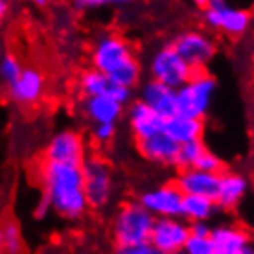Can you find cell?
<instances>
[{
  "label": "cell",
  "mask_w": 254,
  "mask_h": 254,
  "mask_svg": "<svg viewBox=\"0 0 254 254\" xmlns=\"http://www.w3.org/2000/svg\"><path fill=\"white\" fill-rule=\"evenodd\" d=\"M219 179L221 173L206 172L195 166L177 170L175 183L185 193H193V195H204L216 199L217 190H219Z\"/></svg>",
  "instance_id": "obj_17"
},
{
  "label": "cell",
  "mask_w": 254,
  "mask_h": 254,
  "mask_svg": "<svg viewBox=\"0 0 254 254\" xmlns=\"http://www.w3.org/2000/svg\"><path fill=\"white\" fill-rule=\"evenodd\" d=\"M54 212V208H52V203L50 199L45 195V193H41V199L37 201V204H35V210H33V216L37 217V219H45V217H48Z\"/></svg>",
  "instance_id": "obj_30"
},
{
  "label": "cell",
  "mask_w": 254,
  "mask_h": 254,
  "mask_svg": "<svg viewBox=\"0 0 254 254\" xmlns=\"http://www.w3.org/2000/svg\"><path fill=\"white\" fill-rule=\"evenodd\" d=\"M217 210H219V206H217L216 199L204 195H193V193H185L181 216L190 223L210 221L212 217L216 216Z\"/></svg>",
  "instance_id": "obj_21"
},
{
  "label": "cell",
  "mask_w": 254,
  "mask_h": 254,
  "mask_svg": "<svg viewBox=\"0 0 254 254\" xmlns=\"http://www.w3.org/2000/svg\"><path fill=\"white\" fill-rule=\"evenodd\" d=\"M166 133L172 138H175L179 144H186L191 140L203 138L204 134V120L203 118H193L177 113L175 116L166 120Z\"/></svg>",
  "instance_id": "obj_20"
},
{
  "label": "cell",
  "mask_w": 254,
  "mask_h": 254,
  "mask_svg": "<svg viewBox=\"0 0 254 254\" xmlns=\"http://www.w3.org/2000/svg\"><path fill=\"white\" fill-rule=\"evenodd\" d=\"M28 2L35 7H46L48 4H50V0H28Z\"/></svg>",
  "instance_id": "obj_36"
},
{
  "label": "cell",
  "mask_w": 254,
  "mask_h": 254,
  "mask_svg": "<svg viewBox=\"0 0 254 254\" xmlns=\"http://www.w3.org/2000/svg\"><path fill=\"white\" fill-rule=\"evenodd\" d=\"M126 118L129 131L134 140L147 138L153 134H159L166 129V118L159 115L153 107H149L144 100H133L126 109Z\"/></svg>",
  "instance_id": "obj_14"
},
{
  "label": "cell",
  "mask_w": 254,
  "mask_h": 254,
  "mask_svg": "<svg viewBox=\"0 0 254 254\" xmlns=\"http://www.w3.org/2000/svg\"><path fill=\"white\" fill-rule=\"evenodd\" d=\"M46 92V77L37 66H24L19 79L6 87L7 102L24 109L35 107L43 102Z\"/></svg>",
  "instance_id": "obj_11"
},
{
  "label": "cell",
  "mask_w": 254,
  "mask_h": 254,
  "mask_svg": "<svg viewBox=\"0 0 254 254\" xmlns=\"http://www.w3.org/2000/svg\"><path fill=\"white\" fill-rule=\"evenodd\" d=\"M212 243L214 254H253L254 242L247 230L234 225V223H223L212 229Z\"/></svg>",
  "instance_id": "obj_15"
},
{
  "label": "cell",
  "mask_w": 254,
  "mask_h": 254,
  "mask_svg": "<svg viewBox=\"0 0 254 254\" xmlns=\"http://www.w3.org/2000/svg\"><path fill=\"white\" fill-rule=\"evenodd\" d=\"M155 221L157 216H153L138 199L122 203L111 223V236L115 242V249L122 253L127 247L149 242Z\"/></svg>",
  "instance_id": "obj_2"
},
{
  "label": "cell",
  "mask_w": 254,
  "mask_h": 254,
  "mask_svg": "<svg viewBox=\"0 0 254 254\" xmlns=\"http://www.w3.org/2000/svg\"><path fill=\"white\" fill-rule=\"evenodd\" d=\"M134 146H136V151H138L140 157L149 164L177 170L181 144L175 138H172L166 131L147 136V138L134 140Z\"/></svg>",
  "instance_id": "obj_13"
},
{
  "label": "cell",
  "mask_w": 254,
  "mask_h": 254,
  "mask_svg": "<svg viewBox=\"0 0 254 254\" xmlns=\"http://www.w3.org/2000/svg\"><path fill=\"white\" fill-rule=\"evenodd\" d=\"M87 157V140L76 129H61L54 133L43 151V159L52 162L83 164Z\"/></svg>",
  "instance_id": "obj_10"
},
{
  "label": "cell",
  "mask_w": 254,
  "mask_h": 254,
  "mask_svg": "<svg viewBox=\"0 0 254 254\" xmlns=\"http://www.w3.org/2000/svg\"><path fill=\"white\" fill-rule=\"evenodd\" d=\"M249 193V181L247 177L240 172L232 170H223L221 179H219V190H217L216 203L223 212H232Z\"/></svg>",
  "instance_id": "obj_19"
},
{
  "label": "cell",
  "mask_w": 254,
  "mask_h": 254,
  "mask_svg": "<svg viewBox=\"0 0 254 254\" xmlns=\"http://www.w3.org/2000/svg\"><path fill=\"white\" fill-rule=\"evenodd\" d=\"M111 83H113V79L105 72L94 68V66L81 70L77 76V89H79L81 96L107 94L111 89Z\"/></svg>",
  "instance_id": "obj_22"
},
{
  "label": "cell",
  "mask_w": 254,
  "mask_h": 254,
  "mask_svg": "<svg viewBox=\"0 0 254 254\" xmlns=\"http://www.w3.org/2000/svg\"><path fill=\"white\" fill-rule=\"evenodd\" d=\"M134 56L133 45L124 35L116 32H100L94 37V43L90 46V66L102 70L107 76H113L116 70L126 66L129 61H133Z\"/></svg>",
  "instance_id": "obj_5"
},
{
  "label": "cell",
  "mask_w": 254,
  "mask_h": 254,
  "mask_svg": "<svg viewBox=\"0 0 254 254\" xmlns=\"http://www.w3.org/2000/svg\"><path fill=\"white\" fill-rule=\"evenodd\" d=\"M195 168H201V170H206V172L221 173L223 170H225V162H223V159L216 151H212V149L206 147L204 153L199 157V160H197Z\"/></svg>",
  "instance_id": "obj_28"
},
{
  "label": "cell",
  "mask_w": 254,
  "mask_h": 254,
  "mask_svg": "<svg viewBox=\"0 0 254 254\" xmlns=\"http://www.w3.org/2000/svg\"><path fill=\"white\" fill-rule=\"evenodd\" d=\"M212 229H214V227H210L208 221H193V223H190L191 234H195V236H212Z\"/></svg>",
  "instance_id": "obj_32"
},
{
  "label": "cell",
  "mask_w": 254,
  "mask_h": 254,
  "mask_svg": "<svg viewBox=\"0 0 254 254\" xmlns=\"http://www.w3.org/2000/svg\"><path fill=\"white\" fill-rule=\"evenodd\" d=\"M7 11H9V4H7V0H0V15H2V19H6Z\"/></svg>",
  "instance_id": "obj_35"
},
{
  "label": "cell",
  "mask_w": 254,
  "mask_h": 254,
  "mask_svg": "<svg viewBox=\"0 0 254 254\" xmlns=\"http://www.w3.org/2000/svg\"><path fill=\"white\" fill-rule=\"evenodd\" d=\"M183 199H185V191L179 188L175 181L155 186L151 190L142 191L138 197L140 203L157 217L181 216V212H183Z\"/></svg>",
  "instance_id": "obj_12"
},
{
  "label": "cell",
  "mask_w": 254,
  "mask_h": 254,
  "mask_svg": "<svg viewBox=\"0 0 254 254\" xmlns=\"http://www.w3.org/2000/svg\"><path fill=\"white\" fill-rule=\"evenodd\" d=\"M217 92V79L206 70H195L193 76L177 89V111L193 118H206Z\"/></svg>",
  "instance_id": "obj_3"
},
{
  "label": "cell",
  "mask_w": 254,
  "mask_h": 254,
  "mask_svg": "<svg viewBox=\"0 0 254 254\" xmlns=\"http://www.w3.org/2000/svg\"><path fill=\"white\" fill-rule=\"evenodd\" d=\"M22 70H24L22 61H20L15 54L6 52V54L2 56V61H0V77H2L4 87H7V85H11V83L17 81L19 76L22 74Z\"/></svg>",
  "instance_id": "obj_24"
},
{
  "label": "cell",
  "mask_w": 254,
  "mask_h": 254,
  "mask_svg": "<svg viewBox=\"0 0 254 254\" xmlns=\"http://www.w3.org/2000/svg\"><path fill=\"white\" fill-rule=\"evenodd\" d=\"M126 107L107 94L83 96L79 105L81 115L89 124H118L126 115Z\"/></svg>",
  "instance_id": "obj_16"
},
{
  "label": "cell",
  "mask_w": 254,
  "mask_h": 254,
  "mask_svg": "<svg viewBox=\"0 0 254 254\" xmlns=\"http://www.w3.org/2000/svg\"><path fill=\"white\" fill-rule=\"evenodd\" d=\"M172 45L191 64L193 70H206L217 56V43L208 32L188 28L172 39Z\"/></svg>",
  "instance_id": "obj_8"
},
{
  "label": "cell",
  "mask_w": 254,
  "mask_h": 254,
  "mask_svg": "<svg viewBox=\"0 0 254 254\" xmlns=\"http://www.w3.org/2000/svg\"><path fill=\"white\" fill-rule=\"evenodd\" d=\"M188 2H190V4H191L193 7H197V9H201V11H203L204 7L208 6L210 0H188Z\"/></svg>",
  "instance_id": "obj_34"
},
{
  "label": "cell",
  "mask_w": 254,
  "mask_h": 254,
  "mask_svg": "<svg viewBox=\"0 0 254 254\" xmlns=\"http://www.w3.org/2000/svg\"><path fill=\"white\" fill-rule=\"evenodd\" d=\"M37 175L43 193L50 199L54 214L72 223L83 219L90 210L85 191L83 164L52 162L43 159Z\"/></svg>",
  "instance_id": "obj_1"
},
{
  "label": "cell",
  "mask_w": 254,
  "mask_h": 254,
  "mask_svg": "<svg viewBox=\"0 0 254 254\" xmlns=\"http://www.w3.org/2000/svg\"><path fill=\"white\" fill-rule=\"evenodd\" d=\"M138 98L153 107L159 115H162L168 120L179 113L177 111V89H173L166 83H160L157 79L149 77L147 81L140 85Z\"/></svg>",
  "instance_id": "obj_18"
},
{
  "label": "cell",
  "mask_w": 254,
  "mask_h": 254,
  "mask_svg": "<svg viewBox=\"0 0 254 254\" xmlns=\"http://www.w3.org/2000/svg\"><path fill=\"white\" fill-rule=\"evenodd\" d=\"M186 254H214V243L210 236H195L190 234L185 245Z\"/></svg>",
  "instance_id": "obj_27"
},
{
  "label": "cell",
  "mask_w": 254,
  "mask_h": 254,
  "mask_svg": "<svg viewBox=\"0 0 254 254\" xmlns=\"http://www.w3.org/2000/svg\"><path fill=\"white\" fill-rule=\"evenodd\" d=\"M118 133V124H90V138L96 144H109Z\"/></svg>",
  "instance_id": "obj_26"
},
{
  "label": "cell",
  "mask_w": 254,
  "mask_h": 254,
  "mask_svg": "<svg viewBox=\"0 0 254 254\" xmlns=\"http://www.w3.org/2000/svg\"><path fill=\"white\" fill-rule=\"evenodd\" d=\"M70 7L76 13H89L102 7L100 0H70Z\"/></svg>",
  "instance_id": "obj_29"
},
{
  "label": "cell",
  "mask_w": 254,
  "mask_h": 254,
  "mask_svg": "<svg viewBox=\"0 0 254 254\" xmlns=\"http://www.w3.org/2000/svg\"><path fill=\"white\" fill-rule=\"evenodd\" d=\"M206 149V144L203 142V138L199 140H191V142H186V144H181V151H179V162H177V170H183V168H190V166H195L199 157L204 153Z\"/></svg>",
  "instance_id": "obj_25"
},
{
  "label": "cell",
  "mask_w": 254,
  "mask_h": 254,
  "mask_svg": "<svg viewBox=\"0 0 254 254\" xmlns=\"http://www.w3.org/2000/svg\"><path fill=\"white\" fill-rule=\"evenodd\" d=\"M102 6H131V4H136L138 0H100Z\"/></svg>",
  "instance_id": "obj_33"
},
{
  "label": "cell",
  "mask_w": 254,
  "mask_h": 254,
  "mask_svg": "<svg viewBox=\"0 0 254 254\" xmlns=\"http://www.w3.org/2000/svg\"><path fill=\"white\" fill-rule=\"evenodd\" d=\"M147 72L153 79L166 83L173 89H179L193 76L195 70L191 68V64L170 43V45L159 46L153 52L147 61Z\"/></svg>",
  "instance_id": "obj_6"
},
{
  "label": "cell",
  "mask_w": 254,
  "mask_h": 254,
  "mask_svg": "<svg viewBox=\"0 0 254 254\" xmlns=\"http://www.w3.org/2000/svg\"><path fill=\"white\" fill-rule=\"evenodd\" d=\"M201 17L203 24L208 30L219 32L232 39L243 37L254 22V15L251 9L234 6L229 0H210Z\"/></svg>",
  "instance_id": "obj_4"
},
{
  "label": "cell",
  "mask_w": 254,
  "mask_h": 254,
  "mask_svg": "<svg viewBox=\"0 0 254 254\" xmlns=\"http://www.w3.org/2000/svg\"><path fill=\"white\" fill-rule=\"evenodd\" d=\"M85 191L90 210L107 208L115 197V173L107 160L102 157H87L83 162Z\"/></svg>",
  "instance_id": "obj_7"
},
{
  "label": "cell",
  "mask_w": 254,
  "mask_h": 254,
  "mask_svg": "<svg viewBox=\"0 0 254 254\" xmlns=\"http://www.w3.org/2000/svg\"><path fill=\"white\" fill-rule=\"evenodd\" d=\"M122 254H159V253H157V249L153 247L151 242H144V243H138V245H133V247L124 249Z\"/></svg>",
  "instance_id": "obj_31"
},
{
  "label": "cell",
  "mask_w": 254,
  "mask_h": 254,
  "mask_svg": "<svg viewBox=\"0 0 254 254\" xmlns=\"http://www.w3.org/2000/svg\"><path fill=\"white\" fill-rule=\"evenodd\" d=\"M190 234V221H186L183 216L157 217L149 242L159 254H179L185 253Z\"/></svg>",
  "instance_id": "obj_9"
},
{
  "label": "cell",
  "mask_w": 254,
  "mask_h": 254,
  "mask_svg": "<svg viewBox=\"0 0 254 254\" xmlns=\"http://www.w3.org/2000/svg\"><path fill=\"white\" fill-rule=\"evenodd\" d=\"M0 243H2V251L9 254H17L24 251V238H22V230L20 225L15 219H6L2 225V232H0Z\"/></svg>",
  "instance_id": "obj_23"
}]
</instances>
